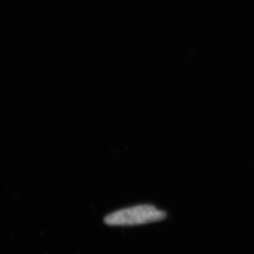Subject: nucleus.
<instances>
[{"label": "nucleus", "mask_w": 254, "mask_h": 254, "mask_svg": "<svg viewBox=\"0 0 254 254\" xmlns=\"http://www.w3.org/2000/svg\"><path fill=\"white\" fill-rule=\"evenodd\" d=\"M167 216L165 210L144 203L114 210L106 215L103 222L110 227H133L160 222Z\"/></svg>", "instance_id": "obj_1"}]
</instances>
